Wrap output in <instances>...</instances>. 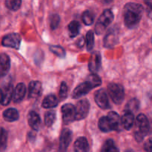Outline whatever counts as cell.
<instances>
[{
    "instance_id": "34",
    "label": "cell",
    "mask_w": 152,
    "mask_h": 152,
    "mask_svg": "<svg viewBox=\"0 0 152 152\" xmlns=\"http://www.w3.org/2000/svg\"><path fill=\"white\" fill-rule=\"evenodd\" d=\"M60 22V18L57 14H53L50 16V25L52 30H55L58 28Z\"/></svg>"
},
{
    "instance_id": "30",
    "label": "cell",
    "mask_w": 152,
    "mask_h": 152,
    "mask_svg": "<svg viewBox=\"0 0 152 152\" xmlns=\"http://www.w3.org/2000/svg\"><path fill=\"white\" fill-rule=\"evenodd\" d=\"M140 107V102L138 99H132L128 102V104L126 106V109L125 111H132V113L135 111H137L138 108Z\"/></svg>"
},
{
    "instance_id": "11",
    "label": "cell",
    "mask_w": 152,
    "mask_h": 152,
    "mask_svg": "<svg viewBox=\"0 0 152 152\" xmlns=\"http://www.w3.org/2000/svg\"><path fill=\"white\" fill-rule=\"evenodd\" d=\"M13 91L14 89L11 84L7 85L3 88H0V104L2 105H8L13 96Z\"/></svg>"
},
{
    "instance_id": "1",
    "label": "cell",
    "mask_w": 152,
    "mask_h": 152,
    "mask_svg": "<svg viewBox=\"0 0 152 152\" xmlns=\"http://www.w3.org/2000/svg\"><path fill=\"white\" fill-rule=\"evenodd\" d=\"M144 8L139 3L129 2L123 9V17L126 26L129 28H134L139 24L143 14Z\"/></svg>"
},
{
    "instance_id": "4",
    "label": "cell",
    "mask_w": 152,
    "mask_h": 152,
    "mask_svg": "<svg viewBox=\"0 0 152 152\" xmlns=\"http://www.w3.org/2000/svg\"><path fill=\"white\" fill-rule=\"evenodd\" d=\"M114 19V13L110 9H106L102 12L101 16L98 19L95 25V32L96 34H102L107 27L112 22Z\"/></svg>"
},
{
    "instance_id": "2",
    "label": "cell",
    "mask_w": 152,
    "mask_h": 152,
    "mask_svg": "<svg viewBox=\"0 0 152 152\" xmlns=\"http://www.w3.org/2000/svg\"><path fill=\"white\" fill-rule=\"evenodd\" d=\"M121 119L115 111L108 113L107 117H102L99 119L98 126L99 130L102 132H109L111 131L120 130Z\"/></svg>"
},
{
    "instance_id": "14",
    "label": "cell",
    "mask_w": 152,
    "mask_h": 152,
    "mask_svg": "<svg viewBox=\"0 0 152 152\" xmlns=\"http://www.w3.org/2000/svg\"><path fill=\"white\" fill-rule=\"evenodd\" d=\"M121 124L126 130H130L134 124V113L129 111H124L123 115L121 117Z\"/></svg>"
},
{
    "instance_id": "8",
    "label": "cell",
    "mask_w": 152,
    "mask_h": 152,
    "mask_svg": "<svg viewBox=\"0 0 152 152\" xmlns=\"http://www.w3.org/2000/svg\"><path fill=\"white\" fill-rule=\"evenodd\" d=\"M61 111H62V120L65 124H68L75 120L76 108L72 104L68 103L62 105Z\"/></svg>"
},
{
    "instance_id": "13",
    "label": "cell",
    "mask_w": 152,
    "mask_h": 152,
    "mask_svg": "<svg viewBox=\"0 0 152 152\" xmlns=\"http://www.w3.org/2000/svg\"><path fill=\"white\" fill-rule=\"evenodd\" d=\"M42 94V84L39 81H31L28 86V96L31 99H37Z\"/></svg>"
},
{
    "instance_id": "37",
    "label": "cell",
    "mask_w": 152,
    "mask_h": 152,
    "mask_svg": "<svg viewBox=\"0 0 152 152\" xmlns=\"http://www.w3.org/2000/svg\"><path fill=\"white\" fill-rule=\"evenodd\" d=\"M41 152H56V151L52 147H48V148H45V149H43Z\"/></svg>"
},
{
    "instance_id": "26",
    "label": "cell",
    "mask_w": 152,
    "mask_h": 152,
    "mask_svg": "<svg viewBox=\"0 0 152 152\" xmlns=\"http://www.w3.org/2000/svg\"><path fill=\"white\" fill-rule=\"evenodd\" d=\"M7 142V132L3 128H0V151L6 148Z\"/></svg>"
},
{
    "instance_id": "32",
    "label": "cell",
    "mask_w": 152,
    "mask_h": 152,
    "mask_svg": "<svg viewBox=\"0 0 152 152\" xmlns=\"http://www.w3.org/2000/svg\"><path fill=\"white\" fill-rule=\"evenodd\" d=\"M68 86L65 82H62L60 85L59 91V97L61 100H63L68 96Z\"/></svg>"
},
{
    "instance_id": "17",
    "label": "cell",
    "mask_w": 152,
    "mask_h": 152,
    "mask_svg": "<svg viewBox=\"0 0 152 152\" xmlns=\"http://www.w3.org/2000/svg\"><path fill=\"white\" fill-rule=\"evenodd\" d=\"M74 152H89V145L87 139L84 137L77 138L74 145Z\"/></svg>"
},
{
    "instance_id": "38",
    "label": "cell",
    "mask_w": 152,
    "mask_h": 152,
    "mask_svg": "<svg viewBox=\"0 0 152 152\" xmlns=\"http://www.w3.org/2000/svg\"><path fill=\"white\" fill-rule=\"evenodd\" d=\"M126 152H134V151H132V150H127Z\"/></svg>"
},
{
    "instance_id": "3",
    "label": "cell",
    "mask_w": 152,
    "mask_h": 152,
    "mask_svg": "<svg viewBox=\"0 0 152 152\" xmlns=\"http://www.w3.org/2000/svg\"><path fill=\"white\" fill-rule=\"evenodd\" d=\"M149 122L145 114H140L137 117L134 135L137 142L143 140L144 137L148 134L149 131Z\"/></svg>"
},
{
    "instance_id": "21",
    "label": "cell",
    "mask_w": 152,
    "mask_h": 152,
    "mask_svg": "<svg viewBox=\"0 0 152 152\" xmlns=\"http://www.w3.org/2000/svg\"><path fill=\"white\" fill-rule=\"evenodd\" d=\"M58 103H59V100H58L57 97L55 95L50 94L43 99L42 106L44 108H55L56 106H57Z\"/></svg>"
},
{
    "instance_id": "36",
    "label": "cell",
    "mask_w": 152,
    "mask_h": 152,
    "mask_svg": "<svg viewBox=\"0 0 152 152\" xmlns=\"http://www.w3.org/2000/svg\"><path fill=\"white\" fill-rule=\"evenodd\" d=\"M145 4L147 5V14L152 20V1H146Z\"/></svg>"
},
{
    "instance_id": "35",
    "label": "cell",
    "mask_w": 152,
    "mask_h": 152,
    "mask_svg": "<svg viewBox=\"0 0 152 152\" xmlns=\"http://www.w3.org/2000/svg\"><path fill=\"white\" fill-rule=\"evenodd\" d=\"M144 149L145 152H152V137L149 138L144 144Z\"/></svg>"
},
{
    "instance_id": "7",
    "label": "cell",
    "mask_w": 152,
    "mask_h": 152,
    "mask_svg": "<svg viewBox=\"0 0 152 152\" xmlns=\"http://www.w3.org/2000/svg\"><path fill=\"white\" fill-rule=\"evenodd\" d=\"M89 107H90V104L86 99L78 101L77 107H76L75 120H84L88 114Z\"/></svg>"
},
{
    "instance_id": "12",
    "label": "cell",
    "mask_w": 152,
    "mask_h": 152,
    "mask_svg": "<svg viewBox=\"0 0 152 152\" xmlns=\"http://www.w3.org/2000/svg\"><path fill=\"white\" fill-rule=\"evenodd\" d=\"M94 87L91 86V84L86 80V82L81 83L77 87L75 88V89H74L72 93V97L74 99H77V98L81 97V96L87 94Z\"/></svg>"
},
{
    "instance_id": "20",
    "label": "cell",
    "mask_w": 152,
    "mask_h": 152,
    "mask_svg": "<svg viewBox=\"0 0 152 152\" xmlns=\"http://www.w3.org/2000/svg\"><path fill=\"white\" fill-rule=\"evenodd\" d=\"M19 117V112L15 108H7L3 112V118L7 122H14Z\"/></svg>"
},
{
    "instance_id": "28",
    "label": "cell",
    "mask_w": 152,
    "mask_h": 152,
    "mask_svg": "<svg viewBox=\"0 0 152 152\" xmlns=\"http://www.w3.org/2000/svg\"><path fill=\"white\" fill-rule=\"evenodd\" d=\"M22 1L20 0H7L5 1V5L11 10H17L20 8Z\"/></svg>"
},
{
    "instance_id": "33",
    "label": "cell",
    "mask_w": 152,
    "mask_h": 152,
    "mask_svg": "<svg viewBox=\"0 0 152 152\" xmlns=\"http://www.w3.org/2000/svg\"><path fill=\"white\" fill-rule=\"evenodd\" d=\"M50 51L53 52L54 54L59 57H64L65 56V51L61 46L58 45H52L50 47Z\"/></svg>"
},
{
    "instance_id": "22",
    "label": "cell",
    "mask_w": 152,
    "mask_h": 152,
    "mask_svg": "<svg viewBox=\"0 0 152 152\" xmlns=\"http://www.w3.org/2000/svg\"><path fill=\"white\" fill-rule=\"evenodd\" d=\"M117 42V36L115 32L112 31H110L105 36V39H104V46L105 48H111L114 47Z\"/></svg>"
},
{
    "instance_id": "10",
    "label": "cell",
    "mask_w": 152,
    "mask_h": 152,
    "mask_svg": "<svg viewBox=\"0 0 152 152\" xmlns=\"http://www.w3.org/2000/svg\"><path fill=\"white\" fill-rule=\"evenodd\" d=\"M94 99L96 105L102 109H106L110 107L109 100L106 91L104 89H99L94 94Z\"/></svg>"
},
{
    "instance_id": "16",
    "label": "cell",
    "mask_w": 152,
    "mask_h": 152,
    "mask_svg": "<svg viewBox=\"0 0 152 152\" xmlns=\"http://www.w3.org/2000/svg\"><path fill=\"white\" fill-rule=\"evenodd\" d=\"M101 65V56L98 52L92 53L91 56L90 58V60L88 62V68L92 73L95 74L98 70L99 69V67Z\"/></svg>"
},
{
    "instance_id": "5",
    "label": "cell",
    "mask_w": 152,
    "mask_h": 152,
    "mask_svg": "<svg viewBox=\"0 0 152 152\" xmlns=\"http://www.w3.org/2000/svg\"><path fill=\"white\" fill-rule=\"evenodd\" d=\"M108 94L115 104H121L125 98V91L123 86L118 83H110L108 88Z\"/></svg>"
},
{
    "instance_id": "18",
    "label": "cell",
    "mask_w": 152,
    "mask_h": 152,
    "mask_svg": "<svg viewBox=\"0 0 152 152\" xmlns=\"http://www.w3.org/2000/svg\"><path fill=\"white\" fill-rule=\"evenodd\" d=\"M28 122L31 129L34 131H38L41 125V119L39 115L35 111H31L28 116Z\"/></svg>"
},
{
    "instance_id": "24",
    "label": "cell",
    "mask_w": 152,
    "mask_h": 152,
    "mask_svg": "<svg viewBox=\"0 0 152 152\" xmlns=\"http://www.w3.org/2000/svg\"><path fill=\"white\" fill-rule=\"evenodd\" d=\"M81 28V25H80V22L77 21H72L70 22L69 25H68V31H69L70 37L74 38V37H77L79 34Z\"/></svg>"
},
{
    "instance_id": "31",
    "label": "cell",
    "mask_w": 152,
    "mask_h": 152,
    "mask_svg": "<svg viewBox=\"0 0 152 152\" xmlns=\"http://www.w3.org/2000/svg\"><path fill=\"white\" fill-rule=\"evenodd\" d=\"M94 34L93 31H89L86 34V46H87V50H91L94 48Z\"/></svg>"
},
{
    "instance_id": "15",
    "label": "cell",
    "mask_w": 152,
    "mask_h": 152,
    "mask_svg": "<svg viewBox=\"0 0 152 152\" xmlns=\"http://www.w3.org/2000/svg\"><path fill=\"white\" fill-rule=\"evenodd\" d=\"M10 68V59L6 53H0V77H4Z\"/></svg>"
},
{
    "instance_id": "9",
    "label": "cell",
    "mask_w": 152,
    "mask_h": 152,
    "mask_svg": "<svg viewBox=\"0 0 152 152\" xmlns=\"http://www.w3.org/2000/svg\"><path fill=\"white\" fill-rule=\"evenodd\" d=\"M72 133L71 131L68 129H64L61 132L60 137H59V152H66L70 142L71 141Z\"/></svg>"
},
{
    "instance_id": "23",
    "label": "cell",
    "mask_w": 152,
    "mask_h": 152,
    "mask_svg": "<svg viewBox=\"0 0 152 152\" xmlns=\"http://www.w3.org/2000/svg\"><path fill=\"white\" fill-rule=\"evenodd\" d=\"M101 152H120V151L114 140L109 139L104 142L101 148Z\"/></svg>"
},
{
    "instance_id": "19",
    "label": "cell",
    "mask_w": 152,
    "mask_h": 152,
    "mask_svg": "<svg viewBox=\"0 0 152 152\" xmlns=\"http://www.w3.org/2000/svg\"><path fill=\"white\" fill-rule=\"evenodd\" d=\"M26 94V87L24 83H19L13 91V99L14 102H19L23 99Z\"/></svg>"
},
{
    "instance_id": "27",
    "label": "cell",
    "mask_w": 152,
    "mask_h": 152,
    "mask_svg": "<svg viewBox=\"0 0 152 152\" xmlns=\"http://www.w3.org/2000/svg\"><path fill=\"white\" fill-rule=\"evenodd\" d=\"M82 20L86 25H91L94 21V16L89 10H86L82 15Z\"/></svg>"
},
{
    "instance_id": "6",
    "label": "cell",
    "mask_w": 152,
    "mask_h": 152,
    "mask_svg": "<svg viewBox=\"0 0 152 152\" xmlns=\"http://www.w3.org/2000/svg\"><path fill=\"white\" fill-rule=\"evenodd\" d=\"M21 44V37L19 34L12 33L3 37L1 45L4 47L19 49Z\"/></svg>"
},
{
    "instance_id": "29",
    "label": "cell",
    "mask_w": 152,
    "mask_h": 152,
    "mask_svg": "<svg viewBox=\"0 0 152 152\" xmlns=\"http://www.w3.org/2000/svg\"><path fill=\"white\" fill-rule=\"evenodd\" d=\"M86 80L91 84V86H93L94 88L99 86L101 85V83H102L101 79L99 78V76L96 75V74H91V75H89Z\"/></svg>"
},
{
    "instance_id": "25",
    "label": "cell",
    "mask_w": 152,
    "mask_h": 152,
    "mask_svg": "<svg viewBox=\"0 0 152 152\" xmlns=\"http://www.w3.org/2000/svg\"><path fill=\"white\" fill-rule=\"evenodd\" d=\"M56 116L54 111H49L45 114V124L48 127H50L54 123Z\"/></svg>"
},
{
    "instance_id": "39",
    "label": "cell",
    "mask_w": 152,
    "mask_h": 152,
    "mask_svg": "<svg viewBox=\"0 0 152 152\" xmlns=\"http://www.w3.org/2000/svg\"><path fill=\"white\" fill-rule=\"evenodd\" d=\"M151 41H152V39H151Z\"/></svg>"
}]
</instances>
